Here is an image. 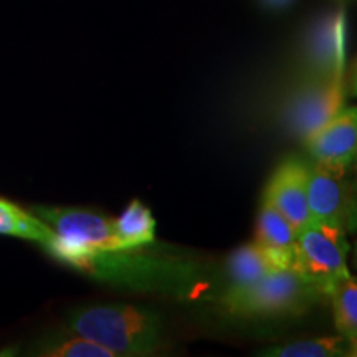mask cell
I'll return each instance as SVG.
<instances>
[{"label":"cell","mask_w":357,"mask_h":357,"mask_svg":"<svg viewBox=\"0 0 357 357\" xmlns=\"http://www.w3.org/2000/svg\"><path fill=\"white\" fill-rule=\"evenodd\" d=\"M296 231L287 218L266 200L261 202L257 220L255 245L275 268H291Z\"/></svg>","instance_id":"9c48e42d"},{"label":"cell","mask_w":357,"mask_h":357,"mask_svg":"<svg viewBox=\"0 0 357 357\" xmlns=\"http://www.w3.org/2000/svg\"><path fill=\"white\" fill-rule=\"evenodd\" d=\"M66 329L113 352L114 357H147L166 342L162 318L144 306L128 303L91 305L73 310Z\"/></svg>","instance_id":"6da1fadb"},{"label":"cell","mask_w":357,"mask_h":357,"mask_svg":"<svg viewBox=\"0 0 357 357\" xmlns=\"http://www.w3.org/2000/svg\"><path fill=\"white\" fill-rule=\"evenodd\" d=\"M307 200L312 222L357 234L352 169L311 159L307 164Z\"/></svg>","instance_id":"5b68a950"},{"label":"cell","mask_w":357,"mask_h":357,"mask_svg":"<svg viewBox=\"0 0 357 357\" xmlns=\"http://www.w3.org/2000/svg\"><path fill=\"white\" fill-rule=\"evenodd\" d=\"M0 235L30 240L45 247L50 242L53 231L30 208L26 211L0 197Z\"/></svg>","instance_id":"7c38bea8"},{"label":"cell","mask_w":357,"mask_h":357,"mask_svg":"<svg viewBox=\"0 0 357 357\" xmlns=\"http://www.w3.org/2000/svg\"><path fill=\"white\" fill-rule=\"evenodd\" d=\"M40 220L50 227L53 235L45 250L53 258L71 266L79 258L106 250H121L114 234V218L105 213L75 207L30 208Z\"/></svg>","instance_id":"7a4b0ae2"},{"label":"cell","mask_w":357,"mask_h":357,"mask_svg":"<svg viewBox=\"0 0 357 357\" xmlns=\"http://www.w3.org/2000/svg\"><path fill=\"white\" fill-rule=\"evenodd\" d=\"M352 260H354V265L357 266V242H356V247H354V257H352Z\"/></svg>","instance_id":"d6986e66"},{"label":"cell","mask_w":357,"mask_h":357,"mask_svg":"<svg viewBox=\"0 0 357 357\" xmlns=\"http://www.w3.org/2000/svg\"><path fill=\"white\" fill-rule=\"evenodd\" d=\"M263 200L291 223L296 235L305 230L312 217L307 200V164L298 158L284 159L268 182Z\"/></svg>","instance_id":"52a82bcc"},{"label":"cell","mask_w":357,"mask_h":357,"mask_svg":"<svg viewBox=\"0 0 357 357\" xmlns=\"http://www.w3.org/2000/svg\"><path fill=\"white\" fill-rule=\"evenodd\" d=\"M276 270L271 261L263 255L255 242L242 245L235 250L227 261V273H229V289L243 288L257 283L263 276Z\"/></svg>","instance_id":"4fadbf2b"},{"label":"cell","mask_w":357,"mask_h":357,"mask_svg":"<svg viewBox=\"0 0 357 357\" xmlns=\"http://www.w3.org/2000/svg\"><path fill=\"white\" fill-rule=\"evenodd\" d=\"M324 298L291 268H276L257 283L227 289L222 296L223 310L243 318L300 314Z\"/></svg>","instance_id":"3957f363"},{"label":"cell","mask_w":357,"mask_h":357,"mask_svg":"<svg viewBox=\"0 0 357 357\" xmlns=\"http://www.w3.org/2000/svg\"><path fill=\"white\" fill-rule=\"evenodd\" d=\"M334 324L339 334L357 337V278L344 276L329 293Z\"/></svg>","instance_id":"9a60e30c"},{"label":"cell","mask_w":357,"mask_h":357,"mask_svg":"<svg viewBox=\"0 0 357 357\" xmlns=\"http://www.w3.org/2000/svg\"><path fill=\"white\" fill-rule=\"evenodd\" d=\"M346 106L344 77L312 79L301 89L284 111V123L294 136L305 141L307 136L334 118Z\"/></svg>","instance_id":"8992f818"},{"label":"cell","mask_w":357,"mask_h":357,"mask_svg":"<svg viewBox=\"0 0 357 357\" xmlns=\"http://www.w3.org/2000/svg\"><path fill=\"white\" fill-rule=\"evenodd\" d=\"M352 197H354V211H356V227H357V164L352 167Z\"/></svg>","instance_id":"2e32d148"},{"label":"cell","mask_w":357,"mask_h":357,"mask_svg":"<svg viewBox=\"0 0 357 357\" xmlns=\"http://www.w3.org/2000/svg\"><path fill=\"white\" fill-rule=\"evenodd\" d=\"M29 354L40 357H114L113 352L68 329L66 333H55L38 339Z\"/></svg>","instance_id":"5bb4252c"},{"label":"cell","mask_w":357,"mask_h":357,"mask_svg":"<svg viewBox=\"0 0 357 357\" xmlns=\"http://www.w3.org/2000/svg\"><path fill=\"white\" fill-rule=\"evenodd\" d=\"M114 234L121 250L144 248L154 243L155 220L153 213L141 200H131L126 211L114 218Z\"/></svg>","instance_id":"8fae6325"},{"label":"cell","mask_w":357,"mask_h":357,"mask_svg":"<svg viewBox=\"0 0 357 357\" xmlns=\"http://www.w3.org/2000/svg\"><path fill=\"white\" fill-rule=\"evenodd\" d=\"M352 95L357 96V88H356V89H352Z\"/></svg>","instance_id":"ffe728a7"},{"label":"cell","mask_w":357,"mask_h":357,"mask_svg":"<svg viewBox=\"0 0 357 357\" xmlns=\"http://www.w3.org/2000/svg\"><path fill=\"white\" fill-rule=\"evenodd\" d=\"M312 160L352 169L357 164V106H344L306 139Z\"/></svg>","instance_id":"ba28073f"},{"label":"cell","mask_w":357,"mask_h":357,"mask_svg":"<svg viewBox=\"0 0 357 357\" xmlns=\"http://www.w3.org/2000/svg\"><path fill=\"white\" fill-rule=\"evenodd\" d=\"M357 88V63L354 66V73H352V82H351V89Z\"/></svg>","instance_id":"ac0fdd59"},{"label":"cell","mask_w":357,"mask_h":357,"mask_svg":"<svg viewBox=\"0 0 357 357\" xmlns=\"http://www.w3.org/2000/svg\"><path fill=\"white\" fill-rule=\"evenodd\" d=\"M347 253L349 242L344 230L312 222L296 235L291 270L328 298L339 281L349 275Z\"/></svg>","instance_id":"277c9868"},{"label":"cell","mask_w":357,"mask_h":357,"mask_svg":"<svg viewBox=\"0 0 357 357\" xmlns=\"http://www.w3.org/2000/svg\"><path fill=\"white\" fill-rule=\"evenodd\" d=\"M266 357H357V337L344 334L324 336L288 344L271 346L258 352Z\"/></svg>","instance_id":"30bf717a"},{"label":"cell","mask_w":357,"mask_h":357,"mask_svg":"<svg viewBox=\"0 0 357 357\" xmlns=\"http://www.w3.org/2000/svg\"><path fill=\"white\" fill-rule=\"evenodd\" d=\"M268 6H275V7H280V6H284V3L288 2V0H265Z\"/></svg>","instance_id":"e0dca14e"}]
</instances>
